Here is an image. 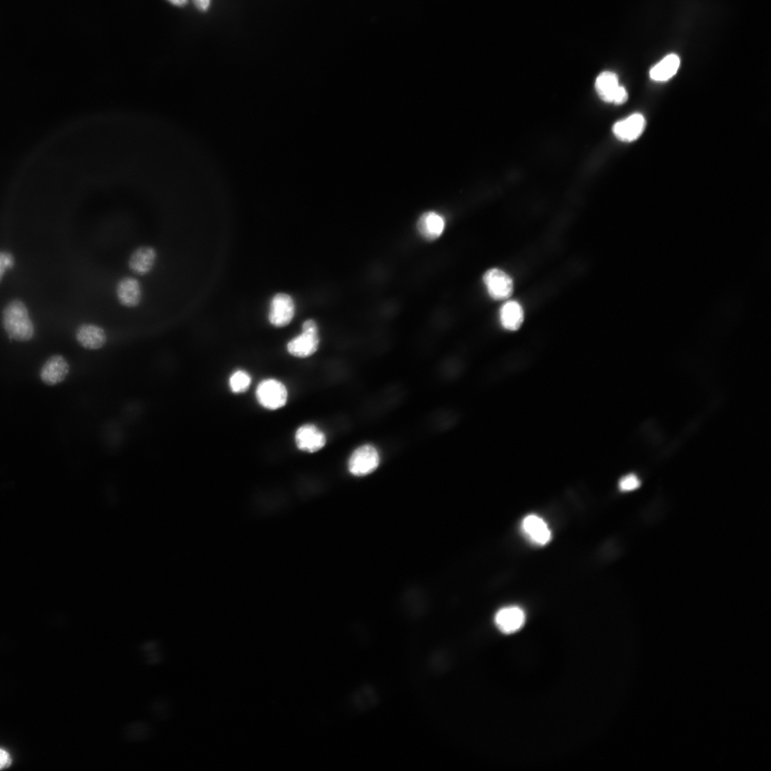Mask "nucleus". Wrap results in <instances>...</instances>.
I'll use <instances>...</instances> for the list:
<instances>
[{"mask_svg":"<svg viewBox=\"0 0 771 771\" xmlns=\"http://www.w3.org/2000/svg\"><path fill=\"white\" fill-rule=\"evenodd\" d=\"M12 763L10 754L6 750L0 748V770L8 768Z\"/></svg>","mask_w":771,"mask_h":771,"instance_id":"23","label":"nucleus"},{"mask_svg":"<svg viewBox=\"0 0 771 771\" xmlns=\"http://www.w3.org/2000/svg\"><path fill=\"white\" fill-rule=\"evenodd\" d=\"M256 395L259 403L265 409L270 410H277L283 407L288 398L285 386L280 381L273 379L262 381L258 385Z\"/></svg>","mask_w":771,"mask_h":771,"instance_id":"3","label":"nucleus"},{"mask_svg":"<svg viewBox=\"0 0 771 771\" xmlns=\"http://www.w3.org/2000/svg\"><path fill=\"white\" fill-rule=\"evenodd\" d=\"M445 220L434 212H428L422 215L418 222V230L427 241H435L443 234Z\"/></svg>","mask_w":771,"mask_h":771,"instance_id":"16","label":"nucleus"},{"mask_svg":"<svg viewBox=\"0 0 771 771\" xmlns=\"http://www.w3.org/2000/svg\"><path fill=\"white\" fill-rule=\"evenodd\" d=\"M151 732L152 730L149 725L144 723H138L128 728L126 736L131 740H142L149 737Z\"/></svg>","mask_w":771,"mask_h":771,"instance_id":"20","label":"nucleus"},{"mask_svg":"<svg viewBox=\"0 0 771 771\" xmlns=\"http://www.w3.org/2000/svg\"><path fill=\"white\" fill-rule=\"evenodd\" d=\"M500 321L502 327L508 331H517L524 319V312L521 305L516 301H509L500 310Z\"/></svg>","mask_w":771,"mask_h":771,"instance_id":"17","label":"nucleus"},{"mask_svg":"<svg viewBox=\"0 0 771 771\" xmlns=\"http://www.w3.org/2000/svg\"><path fill=\"white\" fill-rule=\"evenodd\" d=\"M116 296L122 306L127 308L137 307L143 299L142 284L135 277H124L116 284Z\"/></svg>","mask_w":771,"mask_h":771,"instance_id":"7","label":"nucleus"},{"mask_svg":"<svg viewBox=\"0 0 771 771\" xmlns=\"http://www.w3.org/2000/svg\"><path fill=\"white\" fill-rule=\"evenodd\" d=\"M70 372L67 360L61 354L52 356L43 366L40 376L48 386H54L63 381Z\"/></svg>","mask_w":771,"mask_h":771,"instance_id":"15","label":"nucleus"},{"mask_svg":"<svg viewBox=\"0 0 771 771\" xmlns=\"http://www.w3.org/2000/svg\"><path fill=\"white\" fill-rule=\"evenodd\" d=\"M294 311V304L291 296L284 293H278L272 301L270 321L275 327H285L291 321Z\"/></svg>","mask_w":771,"mask_h":771,"instance_id":"13","label":"nucleus"},{"mask_svg":"<svg viewBox=\"0 0 771 771\" xmlns=\"http://www.w3.org/2000/svg\"><path fill=\"white\" fill-rule=\"evenodd\" d=\"M524 536L533 544L545 546L551 540V532L545 521L537 515L526 517L521 526Z\"/></svg>","mask_w":771,"mask_h":771,"instance_id":"10","label":"nucleus"},{"mask_svg":"<svg viewBox=\"0 0 771 771\" xmlns=\"http://www.w3.org/2000/svg\"><path fill=\"white\" fill-rule=\"evenodd\" d=\"M487 291L494 300H506L514 292V282L511 277L499 269L488 270L483 277Z\"/></svg>","mask_w":771,"mask_h":771,"instance_id":"6","label":"nucleus"},{"mask_svg":"<svg viewBox=\"0 0 771 771\" xmlns=\"http://www.w3.org/2000/svg\"><path fill=\"white\" fill-rule=\"evenodd\" d=\"M3 327L10 339L31 341L35 336L34 323L26 305L20 300L10 301L3 311Z\"/></svg>","mask_w":771,"mask_h":771,"instance_id":"1","label":"nucleus"},{"mask_svg":"<svg viewBox=\"0 0 771 771\" xmlns=\"http://www.w3.org/2000/svg\"><path fill=\"white\" fill-rule=\"evenodd\" d=\"M296 446L303 451L314 453L321 450L327 442L325 434L313 425L302 426L296 432Z\"/></svg>","mask_w":771,"mask_h":771,"instance_id":"12","label":"nucleus"},{"mask_svg":"<svg viewBox=\"0 0 771 771\" xmlns=\"http://www.w3.org/2000/svg\"><path fill=\"white\" fill-rule=\"evenodd\" d=\"M15 264L14 255L7 251H0V282L8 270H12Z\"/></svg>","mask_w":771,"mask_h":771,"instance_id":"21","label":"nucleus"},{"mask_svg":"<svg viewBox=\"0 0 771 771\" xmlns=\"http://www.w3.org/2000/svg\"><path fill=\"white\" fill-rule=\"evenodd\" d=\"M319 344L317 325L310 319L304 323L303 333L289 342L287 350L293 357L307 358L316 351Z\"/></svg>","mask_w":771,"mask_h":771,"instance_id":"2","label":"nucleus"},{"mask_svg":"<svg viewBox=\"0 0 771 771\" xmlns=\"http://www.w3.org/2000/svg\"><path fill=\"white\" fill-rule=\"evenodd\" d=\"M75 338L79 344L86 349L98 350L105 346L107 335L100 326L84 323L79 326Z\"/></svg>","mask_w":771,"mask_h":771,"instance_id":"11","label":"nucleus"},{"mask_svg":"<svg viewBox=\"0 0 771 771\" xmlns=\"http://www.w3.org/2000/svg\"><path fill=\"white\" fill-rule=\"evenodd\" d=\"M599 97L608 103L623 105L628 100V93L624 86L619 85L616 74L604 72L599 75L595 82Z\"/></svg>","mask_w":771,"mask_h":771,"instance_id":"5","label":"nucleus"},{"mask_svg":"<svg viewBox=\"0 0 771 771\" xmlns=\"http://www.w3.org/2000/svg\"><path fill=\"white\" fill-rule=\"evenodd\" d=\"M251 384V376L243 370L236 371L232 374L229 379V387L231 390L236 394L245 392Z\"/></svg>","mask_w":771,"mask_h":771,"instance_id":"19","label":"nucleus"},{"mask_svg":"<svg viewBox=\"0 0 771 771\" xmlns=\"http://www.w3.org/2000/svg\"><path fill=\"white\" fill-rule=\"evenodd\" d=\"M195 7L201 12H206L211 6L212 0H193Z\"/></svg>","mask_w":771,"mask_h":771,"instance_id":"24","label":"nucleus"},{"mask_svg":"<svg viewBox=\"0 0 771 771\" xmlns=\"http://www.w3.org/2000/svg\"><path fill=\"white\" fill-rule=\"evenodd\" d=\"M680 58L675 54L664 57L650 71V77L657 82H665L672 78L680 67Z\"/></svg>","mask_w":771,"mask_h":771,"instance_id":"18","label":"nucleus"},{"mask_svg":"<svg viewBox=\"0 0 771 771\" xmlns=\"http://www.w3.org/2000/svg\"><path fill=\"white\" fill-rule=\"evenodd\" d=\"M380 463V456L372 445L367 444L356 450L349 460L348 468L354 476L363 477L374 471Z\"/></svg>","mask_w":771,"mask_h":771,"instance_id":"4","label":"nucleus"},{"mask_svg":"<svg viewBox=\"0 0 771 771\" xmlns=\"http://www.w3.org/2000/svg\"><path fill=\"white\" fill-rule=\"evenodd\" d=\"M640 486L641 481L635 474H629V475L623 478L618 483V487L621 491H632L639 488Z\"/></svg>","mask_w":771,"mask_h":771,"instance_id":"22","label":"nucleus"},{"mask_svg":"<svg viewBox=\"0 0 771 771\" xmlns=\"http://www.w3.org/2000/svg\"><path fill=\"white\" fill-rule=\"evenodd\" d=\"M646 125L644 116L641 114H634L616 123L613 127V133L621 142H632L641 136Z\"/></svg>","mask_w":771,"mask_h":771,"instance_id":"14","label":"nucleus"},{"mask_svg":"<svg viewBox=\"0 0 771 771\" xmlns=\"http://www.w3.org/2000/svg\"><path fill=\"white\" fill-rule=\"evenodd\" d=\"M158 257L156 248L151 245L137 247L130 255L128 268L135 275L146 276L154 269Z\"/></svg>","mask_w":771,"mask_h":771,"instance_id":"8","label":"nucleus"},{"mask_svg":"<svg viewBox=\"0 0 771 771\" xmlns=\"http://www.w3.org/2000/svg\"><path fill=\"white\" fill-rule=\"evenodd\" d=\"M524 611L516 606L503 607L498 610L494 617V623L498 630L506 634L519 632L525 625Z\"/></svg>","mask_w":771,"mask_h":771,"instance_id":"9","label":"nucleus"},{"mask_svg":"<svg viewBox=\"0 0 771 771\" xmlns=\"http://www.w3.org/2000/svg\"><path fill=\"white\" fill-rule=\"evenodd\" d=\"M168 1L173 6L178 7H183L188 3V0H168Z\"/></svg>","mask_w":771,"mask_h":771,"instance_id":"25","label":"nucleus"}]
</instances>
